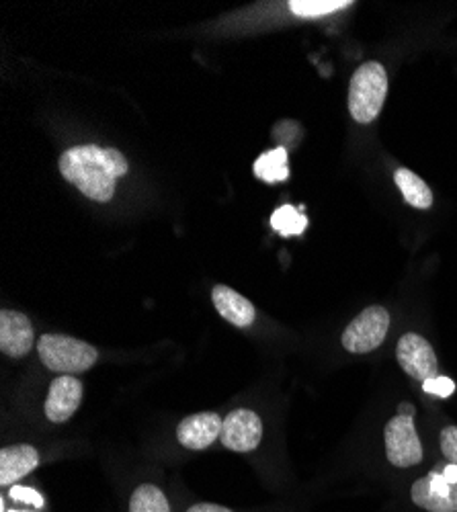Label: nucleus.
<instances>
[{
  "label": "nucleus",
  "mask_w": 457,
  "mask_h": 512,
  "mask_svg": "<svg viewBox=\"0 0 457 512\" xmlns=\"http://www.w3.org/2000/svg\"><path fill=\"white\" fill-rule=\"evenodd\" d=\"M271 226L283 236H298L306 230L308 218L304 216L300 207L283 205L271 216Z\"/></svg>",
  "instance_id": "18"
},
{
  "label": "nucleus",
  "mask_w": 457,
  "mask_h": 512,
  "mask_svg": "<svg viewBox=\"0 0 457 512\" xmlns=\"http://www.w3.org/2000/svg\"><path fill=\"white\" fill-rule=\"evenodd\" d=\"M394 181L408 205L417 207V209H429L433 205V193H431L429 185L419 175H414L412 170L398 168L394 175Z\"/></svg>",
  "instance_id": "14"
},
{
  "label": "nucleus",
  "mask_w": 457,
  "mask_h": 512,
  "mask_svg": "<svg viewBox=\"0 0 457 512\" xmlns=\"http://www.w3.org/2000/svg\"><path fill=\"white\" fill-rule=\"evenodd\" d=\"M439 449L449 463L457 465V426L455 424L445 426V429L439 433Z\"/></svg>",
  "instance_id": "20"
},
{
  "label": "nucleus",
  "mask_w": 457,
  "mask_h": 512,
  "mask_svg": "<svg viewBox=\"0 0 457 512\" xmlns=\"http://www.w3.org/2000/svg\"><path fill=\"white\" fill-rule=\"evenodd\" d=\"M414 416H417V408L402 402L396 416L388 420L384 429L386 459L390 465L400 469L421 465L425 459V449L417 433V426H414Z\"/></svg>",
  "instance_id": "3"
},
{
  "label": "nucleus",
  "mask_w": 457,
  "mask_h": 512,
  "mask_svg": "<svg viewBox=\"0 0 457 512\" xmlns=\"http://www.w3.org/2000/svg\"><path fill=\"white\" fill-rule=\"evenodd\" d=\"M263 439V420L253 410H234L224 418L220 441L226 449L236 453L255 451Z\"/></svg>",
  "instance_id": "8"
},
{
  "label": "nucleus",
  "mask_w": 457,
  "mask_h": 512,
  "mask_svg": "<svg viewBox=\"0 0 457 512\" xmlns=\"http://www.w3.org/2000/svg\"><path fill=\"white\" fill-rule=\"evenodd\" d=\"M410 502L423 512H457V480H449L443 467H435L412 482Z\"/></svg>",
  "instance_id": "6"
},
{
  "label": "nucleus",
  "mask_w": 457,
  "mask_h": 512,
  "mask_svg": "<svg viewBox=\"0 0 457 512\" xmlns=\"http://www.w3.org/2000/svg\"><path fill=\"white\" fill-rule=\"evenodd\" d=\"M62 177L78 187V191L99 203L111 201L117 179L126 177L130 164L119 150L101 148L97 144L74 146L60 156Z\"/></svg>",
  "instance_id": "1"
},
{
  "label": "nucleus",
  "mask_w": 457,
  "mask_h": 512,
  "mask_svg": "<svg viewBox=\"0 0 457 512\" xmlns=\"http://www.w3.org/2000/svg\"><path fill=\"white\" fill-rule=\"evenodd\" d=\"M187 512H234V510L220 506V504H212V502H201V504L191 506Z\"/></svg>",
  "instance_id": "22"
},
{
  "label": "nucleus",
  "mask_w": 457,
  "mask_h": 512,
  "mask_svg": "<svg viewBox=\"0 0 457 512\" xmlns=\"http://www.w3.org/2000/svg\"><path fill=\"white\" fill-rule=\"evenodd\" d=\"M37 353L46 369L60 375H76L89 371L99 359V351L93 345L64 334L41 336L37 340Z\"/></svg>",
  "instance_id": "4"
},
{
  "label": "nucleus",
  "mask_w": 457,
  "mask_h": 512,
  "mask_svg": "<svg viewBox=\"0 0 457 512\" xmlns=\"http://www.w3.org/2000/svg\"><path fill=\"white\" fill-rule=\"evenodd\" d=\"M390 332V312L384 306H369L343 330L341 345L347 353L365 355L384 345Z\"/></svg>",
  "instance_id": "5"
},
{
  "label": "nucleus",
  "mask_w": 457,
  "mask_h": 512,
  "mask_svg": "<svg viewBox=\"0 0 457 512\" xmlns=\"http://www.w3.org/2000/svg\"><path fill=\"white\" fill-rule=\"evenodd\" d=\"M11 498L21 500V502H31L33 506H44V500H41V496H39L35 490H29V488H17V486H13Z\"/></svg>",
  "instance_id": "21"
},
{
  "label": "nucleus",
  "mask_w": 457,
  "mask_h": 512,
  "mask_svg": "<svg viewBox=\"0 0 457 512\" xmlns=\"http://www.w3.org/2000/svg\"><path fill=\"white\" fill-rule=\"evenodd\" d=\"M423 392L429 394V396H435V398L445 400V398L453 396V392H455V381H453L451 377H447V375H437V377L427 379V381L423 383Z\"/></svg>",
  "instance_id": "19"
},
{
  "label": "nucleus",
  "mask_w": 457,
  "mask_h": 512,
  "mask_svg": "<svg viewBox=\"0 0 457 512\" xmlns=\"http://www.w3.org/2000/svg\"><path fill=\"white\" fill-rule=\"evenodd\" d=\"M35 334L29 318L15 310L0 312V351L7 357L21 359L31 353Z\"/></svg>",
  "instance_id": "10"
},
{
  "label": "nucleus",
  "mask_w": 457,
  "mask_h": 512,
  "mask_svg": "<svg viewBox=\"0 0 457 512\" xmlns=\"http://www.w3.org/2000/svg\"><path fill=\"white\" fill-rule=\"evenodd\" d=\"M255 177L273 185L281 183L289 177V168H287V150L285 148H275L265 154H261L255 160Z\"/></svg>",
  "instance_id": "15"
},
{
  "label": "nucleus",
  "mask_w": 457,
  "mask_h": 512,
  "mask_svg": "<svg viewBox=\"0 0 457 512\" xmlns=\"http://www.w3.org/2000/svg\"><path fill=\"white\" fill-rule=\"evenodd\" d=\"M130 512H171V506L160 488L142 484L130 498Z\"/></svg>",
  "instance_id": "16"
},
{
  "label": "nucleus",
  "mask_w": 457,
  "mask_h": 512,
  "mask_svg": "<svg viewBox=\"0 0 457 512\" xmlns=\"http://www.w3.org/2000/svg\"><path fill=\"white\" fill-rule=\"evenodd\" d=\"M212 302L218 310V314L238 326V328H248L255 318H257V310L255 306L246 300L244 295H240L238 291L230 289L228 285H216L214 291H212Z\"/></svg>",
  "instance_id": "12"
},
{
  "label": "nucleus",
  "mask_w": 457,
  "mask_h": 512,
  "mask_svg": "<svg viewBox=\"0 0 457 512\" xmlns=\"http://www.w3.org/2000/svg\"><path fill=\"white\" fill-rule=\"evenodd\" d=\"M11 512H17V510H11Z\"/></svg>",
  "instance_id": "23"
},
{
  "label": "nucleus",
  "mask_w": 457,
  "mask_h": 512,
  "mask_svg": "<svg viewBox=\"0 0 457 512\" xmlns=\"http://www.w3.org/2000/svg\"><path fill=\"white\" fill-rule=\"evenodd\" d=\"M396 361L400 369L414 381L425 383L439 375V359L423 334L406 332L396 345Z\"/></svg>",
  "instance_id": "7"
},
{
  "label": "nucleus",
  "mask_w": 457,
  "mask_h": 512,
  "mask_svg": "<svg viewBox=\"0 0 457 512\" xmlns=\"http://www.w3.org/2000/svg\"><path fill=\"white\" fill-rule=\"evenodd\" d=\"M39 465V453L31 445L0 449V486H11L29 476Z\"/></svg>",
  "instance_id": "13"
},
{
  "label": "nucleus",
  "mask_w": 457,
  "mask_h": 512,
  "mask_svg": "<svg viewBox=\"0 0 457 512\" xmlns=\"http://www.w3.org/2000/svg\"><path fill=\"white\" fill-rule=\"evenodd\" d=\"M388 95V72L380 62L361 64L349 84V113L357 123L376 121Z\"/></svg>",
  "instance_id": "2"
},
{
  "label": "nucleus",
  "mask_w": 457,
  "mask_h": 512,
  "mask_svg": "<svg viewBox=\"0 0 457 512\" xmlns=\"http://www.w3.org/2000/svg\"><path fill=\"white\" fill-rule=\"evenodd\" d=\"M82 402V383L74 375H60L52 381L44 412L50 422L62 424L74 416Z\"/></svg>",
  "instance_id": "11"
},
{
  "label": "nucleus",
  "mask_w": 457,
  "mask_h": 512,
  "mask_svg": "<svg viewBox=\"0 0 457 512\" xmlns=\"http://www.w3.org/2000/svg\"><path fill=\"white\" fill-rule=\"evenodd\" d=\"M224 420L216 412H199L181 420L177 426V441L191 451H203L214 445L222 435Z\"/></svg>",
  "instance_id": "9"
},
{
  "label": "nucleus",
  "mask_w": 457,
  "mask_h": 512,
  "mask_svg": "<svg viewBox=\"0 0 457 512\" xmlns=\"http://www.w3.org/2000/svg\"><path fill=\"white\" fill-rule=\"evenodd\" d=\"M351 5V0H292V3H289V11L304 19H314L343 11Z\"/></svg>",
  "instance_id": "17"
}]
</instances>
